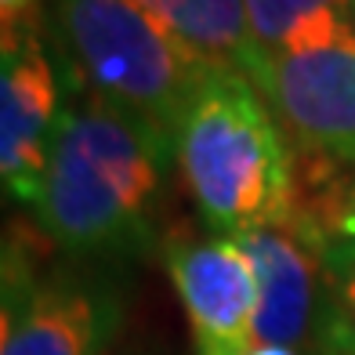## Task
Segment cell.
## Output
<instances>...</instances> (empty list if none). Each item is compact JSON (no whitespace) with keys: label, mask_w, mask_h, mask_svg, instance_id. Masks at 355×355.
Here are the masks:
<instances>
[{"label":"cell","mask_w":355,"mask_h":355,"mask_svg":"<svg viewBox=\"0 0 355 355\" xmlns=\"http://www.w3.org/2000/svg\"><path fill=\"white\" fill-rule=\"evenodd\" d=\"M171 156L153 131L105 102L62 109L33 203L40 232L73 257L145 250Z\"/></svg>","instance_id":"6da1fadb"},{"label":"cell","mask_w":355,"mask_h":355,"mask_svg":"<svg viewBox=\"0 0 355 355\" xmlns=\"http://www.w3.org/2000/svg\"><path fill=\"white\" fill-rule=\"evenodd\" d=\"M272 105L247 73L214 69L178 135V164L214 236L294 221L297 178Z\"/></svg>","instance_id":"7a4b0ae2"},{"label":"cell","mask_w":355,"mask_h":355,"mask_svg":"<svg viewBox=\"0 0 355 355\" xmlns=\"http://www.w3.org/2000/svg\"><path fill=\"white\" fill-rule=\"evenodd\" d=\"M51 37L84 98L105 102L167 149L214 69L131 0H51Z\"/></svg>","instance_id":"3957f363"},{"label":"cell","mask_w":355,"mask_h":355,"mask_svg":"<svg viewBox=\"0 0 355 355\" xmlns=\"http://www.w3.org/2000/svg\"><path fill=\"white\" fill-rule=\"evenodd\" d=\"M123 327V301L102 276L51 272L33 279L4 254L0 355H105Z\"/></svg>","instance_id":"277c9868"},{"label":"cell","mask_w":355,"mask_h":355,"mask_svg":"<svg viewBox=\"0 0 355 355\" xmlns=\"http://www.w3.org/2000/svg\"><path fill=\"white\" fill-rule=\"evenodd\" d=\"M167 276L200 355H254L261 283L250 254L229 236H167Z\"/></svg>","instance_id":"5b68a950"},{"label":"cell","mask_w":355,"mask_h":355,"mask_svg":"<svg viewBox=\"0 0 355 355\" xmlns=\"http://www.w3.org/2000/svg\"><path fill=\"white\" fill-rule=\"evenodd\" d=\"M250 80L304 149L355 164V40L257 55Z\"/></svg>","instance_id":"8992f818"},{"label":"cell","mask_w":355,"mask_h":355,"mask_svg":"<svg viewBox=\"0 0 355 355\" xmlns=\"http://www.w3.org/2000/svg\"><path fill=\"white\" fill-rule=\"evenodd\" d=\"M58 80L37 29H4L0 51V178L4 192L33 207L58 131Z\"/></svg>","instance_id":"52a82bcc"},{"label":"cell","mask_w":355,"mask_h":355,"mask_svg":"<svg viewBox=\"0 0 355 355\" xmlns=\"http://www.w3.org/2000/svg\"><path fill=\"white\" fill-rule=\"evenodd\" d=\"M250 254L261 304H257V348L294 352L315 345L319 322V250L294 225H272L236 239ZM254 348V352H257Z\"/></svg>","instance_id":"ba28073f"},{"label":"cell","mask_w":355,"mask_h":355,"mask_svg":"<svg viewBox=\"0 0 355 355\" xmlns=\"http://www.w3.org/2000/svg\"><path fill=\"white\" fill-rule=\"evenodd\" d=\"M211 69L247 73L257 62L243 0H131Z\"/></svg>","instance_id":"9c48e42d"},{"label":"cell","mask_w":355,"mask_h":355,"mask_svg":"<svg viewBox=\"0 0 355 355\" xmlns=\"http://www.w3.org/2000/svg\"><path fill=\"white\" fill-rule=\"evenodd\" d=\"M257 55H297L355 40L341 0H243Z\"/></svg>","instance_id":"30bf717a"},{"label":"cell","mask_w":355,"mask_h":355,"mask_svg":"<svg viewBox=\"0 0 355 355\" xmlns=\"http://www.w3.org/2000/svg\"><path fill=\"white\" fill-rule=\"evenodd\" d=\"M315 355H355V232H337L319 247Z\"/></svg>","instance_id":"8fae6325"},{"label":"cell","mask_w":355,"mask_h":355,"mask_svg":"<svg viewBox=\"0 0 355 355\" xmlns=\"http://www.w3.org/2000/svg\"><path fill=\"white\" fill-rule=\"evenodd\" d=\"M37 0H0V19L4 29H33Z\"/></svg>","instance_id":"7c38bea8"},{"label":"cell","mask_w":355,"mask_h":355,"mask_svg":"<svg viewBox=\"0 0 355 355\" xmlns=\"http://www.w3.org/2000/svg\"><path fill=\"white\" fill-rule=\"evenodd\" d=\"M341 4H345V8H355V0H341Z\"/></svg>","instance_id":"4fadbf2b"}]
</instances>
